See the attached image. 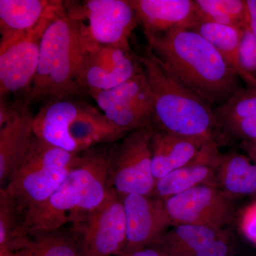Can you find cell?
<instances>
[{
    "label": "cell",
    "mask_w": 256,
    "mask_h": 256,
    "mask_svg": "<svg viewBox=\"0 0 256 256\" xmlns=\"http://www.w3.org/2000/svg\"><path fill=\"white\" fill-rule=\"evenodd\" d=\"M144 35L148 48L164 68L210 105H222L240 88L234 69L197 32L176 30Z\"/></svg>",
    "instance_id": "1"
},
{
    "label": "cell",
    "mask_w": 256,
    "mask_h": 256,
    "mask_svg": "<svg viewBox=\"0 0 256 256\" xmlns=\"http://www.w3.org/2000/svg\"><path fill=\"white\" fill-rule=\"evenodd\" d=\"M110 159L111 150L106 146L80 153L56 191L44 203L24 214V226L28 232L62 228L100 205L108 190Z\"/></svg>",
    "instance_id": "2"
},
{
    "label": "cell",
    "mask_w": 256,
    "mask_h": 256,
    "mask_svg": "<svg viewBox=\"0 0 256 256\" xmlns=\"http://www.w3.org/2000/svg\"><path fill=\"white\" fill-rule=\"evenodd\" d=\"M140 60L150 87L156 127L218 143L222 132L212 105L176 80L149 48Z\"/></svg>",
    "instance_id": "3"
},
{
    "label": "cell",
    "mask_w": 256,
    "mask_h": 256,
    "mask_svg": "<svg viewBox=\"0 0 256 256\" xmlns=\"http://www.w3.org/2000/svg\"><path fill=\"white\" fill-rule=\"evenodd\" d=\"M84 50L80 22L65 10L42 36L36 77L24 102L48 104L82 94L78 79Z\"/></svg>",
    "instance_id": "4"
},
{
    "label": "cell",
    "mask_w": 256,
    "mask_h": 256,
    "mask_svg": "<svg viewBox=\"0 0 256 256\" xmlns=\"http://www.w3.org/2000/svg\"><path fill=\"white\" fill-rule=\"evenodd\" d=\"M79 154L68 152L34 136L24 159L2 188L24 214L44 203L56 191Z\"/></svg>",
    "instance_id": "5"
},
{
    "label": "cell",
    "mask_w": 256,
    "mask_h": 256,
    "mask_svg": "<svg viewBox=\"0 0 256 256\" xmlns=\"http://www.w3.org/2000/svg\"><path fill=\"white\" fill-rule=\"evenodd\" d=\"M69 16L80 22L84 50L95 46H129L139 20L130 0H87L64 2Z\"/></svg>",
    "instance_id": "6"
},
{
    "label": "cell",
    "mask_w": 256,
    "mask_h": 256,
    "mask_svg": "<svg viewBox=\"0 0 256 256\" xmlns=\"http://www.w3.org/2000/svg\"><path fill=\"white\" fill-rule=\"evenodd\" d=\"M70 234L82 256H120L127 242V225L122 197L114 188L100 205L70 224Z\"/></svg>",
    "instance_id": "7"
},
{
    "label": "cell",
    "mask_w": 256,
    "mask_h": 256,
    "mask_svg": "<svg viewBox=\"0 0 256 256\" xmlns=\"http://www.w3.org/2000/svg\"><path fill=\"white\" fill-rule=\"evenodd\" d=\"M154 128L129 133L122 142L112 146L108 190L114 188L120 194L152 196L156 182L150 146Z\"/></svg>",
    "instance_id": "8"
},
{
    "label": "cell",
    "mask_w": 256,
    "mask_h": 256,
    "mask_svg": "<svg viewBox=\"0 0 256 256\" xmlns=\"http://www.w3.org/2000/svg\"><path fill=\"white\" fill-rule=\"evenodd\" d=\"M88 94L111 124L126 136L138 130L156 127L152 95L144 69L110 90Z\"/></svg>",
    "instance_id": "9"
},
{
    "label": "cell",
    "mask_w": 256,
    "mask_h": 256,
    "mask_svg": "<svg viewBox=\"0 0 256 256\" xmlns=\"http://www.w3.org/2000/svg\"><path fill=\"white\" fill-rule=\"evenodd\" d=\"M235 198L218 186L200 185L164 200L172 226H200L222 230L233 220Z\"/></svg>",
    "instance_id": "10"
},
{
    "label": "cell",
    "mask_w": 256,
    "mask_h": 256,
    "mask_svg": "<svg viewBox=\"0 0 256 256\" xmlns=\"http://www.w3.org/2000/svg\"><path fill=\"white\" fill-rule=\"evenodd\" d=\"M143 72L130 46H100L85 50L78 84L82 92L110 90Z\"/></svg>",
    "instance_id": "11"
},
{
    "label": "cell",
    "mask_w": 256,
    "mask_h": 256,
    "mask_svg": "<svg viewBox=\"0 0 256 256\" xmlns=\"http://www.w3.org/2000/svg\"><path fill=\"white\" fill-rule=\"evenodd\" d=\"M44 25L0 50V96L26 92L34 80L40 62Z\"/></svg>",
    "instance_id": "12"
},
{
    "label": "cell",
    "mask_w": 256,
    "mask_h": 256,
    "mask_svg": "<svg viewBox=\"0 0 256 256\" xmlns=\"http://www.w3.org/2000/svg\"><path fill=\"white\" fill-rule=\"evenodd\" d=\"M120 196L127 225V242L122 254L150 247L172 226L164 200L137 194Z\"/></svg>",
    "instance_id": "13"
},
{
    "label": "cell",
    "mask_w": 256,
    "mask_h": 256,
    "mask_svg": "<svg viewBox=\"0 0 256 256\" xmlns=\"http://www.w3.org/2000/svg\"><path fill=\"white\" fill-rule=\"evenodd\" d=\"M64 10L62 1L0 0V50L48 24Z\"/></svg>",
    "instance_id": "14"
},
{
    "label": "cell",
    "mask_w": 256,
    "mask_h": 256,
    "mask_svg": "<svg viewBox=\"0 0 256 256\" xmlns=\"http://www.w3.org/2000/svg\"><path fill=\"white\" fill-rule=\"evenodd\" d=\"M144 34L192 30L200 20L195 0H130Z\"/></svg>",
    "instance_id": "15"
},
{
    "label": "cell",
    "mask_w": 256,
    "mask_h": 256,
    "mask_svg": "<svg viewBox=\"0 0 256 256\" xmlns=\"http://www.w3.org/2000/svg\"><path fill=\"white\" fill-rule=\"evenodd\" d=\"M28 105L18 104L12 117L0 126V185L4 188L24 159L34 138Z\"/></svg>",
    "instance_id": "16"
},
{
    "label": "cell",
    "mask_w": 256,
    "mask_h": 256,
    "mask_svg": "<svg viewBox=\"0 0 256 256\" xmlns=\"http://www.w3.org/2000/svg\"><path fill=\"white\" fill-rule=\"evenodd\" d=\"M220 156L218 143L207 142L191 163L156 180L152 196L165 200L200 185L216 186L215 168Z\"/></svg>",
    "instance_id": "17"
},
{
    "label": "cell",
    "mask_w": 256,
    "mask_h": 256,
    "mask_svg": "<svg viewBox=\"0 0 256 256\" xmlns=\"http://www.w3.org/2000/svg\"><path fill=\"white\" fill-rule=\"evenodd\" d=\"M206 141L154 128L151 138L152 166L156 180L196 159Z\"/></svg>",
    "instance_id": "18"
},
{
    "label": "cell",
    "mask_w": 256,
    "mask_h": 256,
    "mask_svg": "<svg viewBox=\"0 0 256 256\" xmlns=\"http://www.w3.org/2000/svg\"><path fill=\"white\" fill-rule=\"evenodd\" d=\"M84 102L72 98L46 104L34 118L35 137L73 154H79L78 146L70 137L69 128Z\"/></svg>",
    "instance_id": "19"
},
{
    "label": "cell",
    "mask_w": 256,
    "mask_h": 256,
    "mask_svg": "<svg viewBox=\"0 0 256 256\" xmlns=\"http://www.w3.org/2000/svg\"><path fill=\"white\" fill-rule=\"evenodd\" d=\"M214 111L224 136L242 142L256 140V88H240Z\"/></svg>",
    "instance_id": "20"
},
{
    "label": "cell",
    "mask_w": 256,
    "mask_h": 256,
    "mask_svg": "<svg viewBox=\"0 0 256 256\" xmlns=\"http://www.w3.org/2000/svg\"><path fill=\"white\" fill-rule=\"evenodd\" d=\"M216 184L234 198L256 194V164L236 152L220 156L215 168Z\"/></svg>",
    "instance_id": "21"
},
{
    "label": "cell",
    "mask_w": 256,
    "mask_h": 256,
    "mask_svg": "<svg viewBox=\"0 0 256 256\" xmlns=\"http://www.w3.org/2000/svg\"><path fill=\"white\" fill-rule=\"evenodd\" d=\"M69 133L80 153L126 136L111 124L102 112L85 104H82L78 114L70 124Z\"/></svg>",
    "instance_id": "22"
},
{
    "label": "cell",
    "mask_w": 256,
    "mask_h": 256,
    "mask_svg": "<svg viewBox=\"0 0 256 256\" xmlns=\"http://www.w3.org/2000/svg\"><path fill=\"white\" fill-rule=\"evenodd\" d=\"M192 30L200 34L214 47L248 87L256 88V80L244 72L240 64V50L244 31L200 18Z\"/></svg>",
    "instance_id": "23"
},
{
    "label": "cell",
    "mask_w": 256,
    "mask_h": 256,
    "mask_svg": "<svg viewBox=\"0 0 256 256\" xmlns=\"http://www.w3.org/2000/svg\"><path fill=\"white\" fill-rule=\"evenodd\" d=\"M224 230L180 224L166 230L150 247L171 256H194L202 248L224 236Z\"/></svg>",
    "instance_id": "24"
},
{
    "label": "cell",
    "mask_w": 256,
    "mask_h": 256,
    "mask_svg": "<svg viewBox=\"0 0 256 256\" xmlns=\"http://www.w3.org/2000/svg\"><path fill=\"white\" fill-rule=\"evenodd\" d=\"M30 232L24 226V214L16 202L0 190V252H16L28 244Z\"/></svg>",
    "instance_id": "25"
},
{
    "label": "cell",
    "mask_w": 256,
    "mask_h": 256,
    "mask_svg": "<svg viewBox=\"0 0 256 256\" xmlns=\"http://www.w3.org/2000/svg\"><path fill=\"white\" fill-rule=\"evenodd\" d=\"M18 256H80L70 230L63 227L54 230H30V239Z\"/></svg>",
    "instance_id": "26"
},
{
    "label": "cell",
    "mask_w": 256,
    "mask_h": 256,
    "mask_svg": "<svg viewBox=\"0 0 256 256\" xmlns=\"http://www.w3.org/2000/svg\"><path fill=\"white\" fill-rule=\"evenodd\" d=\"M195 2L200 20L240 30L235 18L228 12L224 0H195Z\"/></svg>",
    "instance_id": "27"
},
{
    "label": "cell",
    "mask_w": 256,
    "mask_h": 256,
    "mask_svg": "<svg viewBox=\"0 0 256 256\" xmlns=\"http://www.w3.org/2000/svg\"><path fill=\"white\" fill-rule=\"evenodd\" d=\"M240 60L244 72L256 80V36L250 28L242 34Z\"/></svg>",
    "instance_id": "28"
},
{
    "label": "cell",
    "mask_w": 256,
    "mask_h": 256,
    "mask_svg": "<svg viewBox=\"0 0 256 256\" xmlns=\"http://www.w3.org/2000/svg\"><path fill=\"white\" fill-rule=\"evenodd\" d=\"M239 225L242 235L256 246V202L242 212Z\"/></svg>",
    "instance_id": "29"
},
{
    "label": "cell",
    "mask_w": 256,
    "mask_h": 256,
    "mask_svg": "<svg viewBox=\"0 0 256 256\" xmlns=\"http://www.w3.org/2000/svg\"><path fill=\"white\" fill-rule=\"evenodd\" d=\"M229 250L230 247L225 235L207 244L194 256H228Z\"/></svg>",
    "instance_id": "30"
},
{
    "label": "cell",
    "mask_w": 256,
    "mask_h": 256,
    "mask_svg": "<svg viewBox=\"0 0 256 256\" xmlns=\"http://www.w3.org/2000/svg\"><path fill=\"white\" fill-rule=\"evenodd\" d=\"M119 256H171L166 252L154 248L148 247L141 250H136L131 252H124Z\"/></svg>",
    "instance_id": "31"
},
{
    "label": "cell",
    "mask_w": 256,
    "mask_h": 256,
    "mask_svg": "<svg viewBox=\"0 0 256 256\" xmlns=\"http://www.w3.org/2000/svg\"><path fill=\"white\" fill-rule=\"evenodd\" d=\"M242 146L246 152L248 156L256 164V140L242 142Z\"/></svg>",
    "instance_id": "32"
},
{
    "label": "cell",
    "mask_w": 256,
    "mask_h": 256,
    "mask_svg": "<svg viewBox=\"0 0 256 256\" xmlns=\"http://www.w3.org/2000/svg\"><path fill=\"white\" fill-rule=\"evenodd\" d=\"M250 20H256V0H246Z\"/></svg>",
    "instance_id": "33"
},
{
    "label": "cell",
    "mask_w": 256,
    "mask_h": 256,
    "mask_svg": "<svg viewBox=\"0 0 256 256\" xmlns=\"http://www.w3.org/2000/svg\"><path fill=\"white\" fill-rule=\"evenodd\" d=\"M249 28H250L252 33L256 36V20H250Z\"/></svg>",
    "instance_id": "34"
},
{
    "label": "cell",
    "mask_w": 256,
    "mask_h": 256,
    "mask_svg": "<svg viewBox=\"0 0 256 256\" xmlns=\"http://www.w3.org/2000/svg\"><path fill=\"white\" fill-rule=\"evenodd\" d=\"M0 256H18L16 252H0Z\"/></svg>",
    "instance_id": "35"
},
{
    "label": "cell",
    "mask_w": 256,
    "mask_h": 256,
    "mask_svg": "<svg viewBox=\"0 0 256 256\" xmlns=\"http://www.w3.org/2000/svg\"></svg>",
    "instance_id": "36"
},
{
    "label": "cell",
    "mask_w": 256,
    "mask_h": 256,
    "mask_svg": "<svg viewBox=\"0 0 256 256\" xmlns=\"http://www.w3.org/2000/svg\"></svg>",
    "instance_id": "37"
}]
</instances>
